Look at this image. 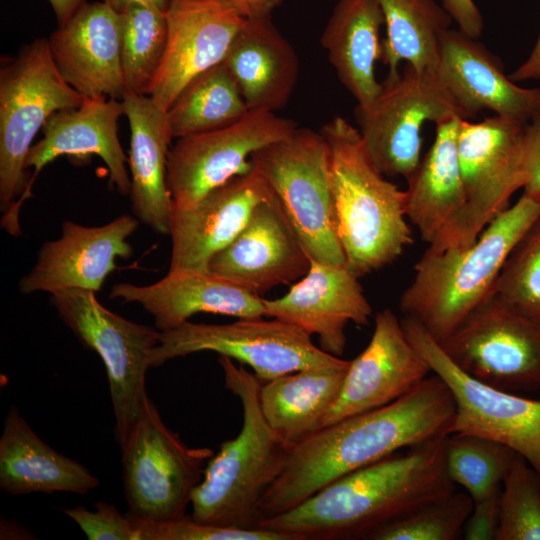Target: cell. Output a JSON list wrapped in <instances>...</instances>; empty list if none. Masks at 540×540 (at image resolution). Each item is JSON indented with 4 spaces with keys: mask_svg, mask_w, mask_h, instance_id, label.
Wrapping results in <instances>:
<instances>
[{
    "mask_svg": "<svg viewBox=\"0 0 540 540\" xmlns=\"http://www.w3.org/2000/svg\"><path fill=\"white\" fill-rule=\"evenodd\" d=\"M404 332L450 388L456 404L451 433L485 437L525 458L540 476V400L485 385L461 371L439 343L414 319H401Z\"/></svg>",
    "mask_w": 540,
    "mask_h": 540,
    "instance_id": "obj_14",
    "label": "cell"
},
{
    "mask_svg": "<svg viewBox=\"0 0 540 540\" xmlns=\"http://www.w3.org/2000/svg\"><path fill=\"white\" fill-rule=\"evenodd\" d=\"M122 451V478L129 512L148 522L186 516L195 487L214 452L187 446L170 430L147 395Z\"/></svg>",
    "mask_w": 540,
    "mask_h": 540,
    "instance_id": "obj_9",
    "label": "cell"
},
{
    "mask_svg": "<svg viewBox=\"0 0 540 540\" xmlns=\"http://www.w3.org/2000/svg\"><path fill=\"white\" fill-rule=\"evenodd\" d=\"M119 18L125 92L149 96L166 52V12L133 5L119 13Z\"/></svg>",
    "mask_w": 540,
    "mask_h": 540,
    "instance_id": "obj_34",
    "label": "cell"
},
{
    "mask_svg": "<svg viewBox=\"0 0 540 540\" xmlns=\"http://www.w3.org/2000/svg\"><path fill=\"white\" fill-rule=\"evenodd\" d=\"M246 19L270 16L283 0H228Z\"/></svg>",
    "mask_w": 540,
    "mask_h": 540,
    "instance_id": "obj_44",
    "label": "cell"
},
{
    "mask_svg": "<svg viewBox=\"0 0 540 540\" xmlns=\"http://www.w3.org/2000/svg\"><path fill=\"white\" fill-rule=\"evenodd\" d=\"M56 16L58 26L64 24L86 0H48Z\"/></svg>",
    "mask_w": 540,
    "mask_h": 540,
    "instance_id": "obj_46",
    "label": "cell"
},
{
    "mask_svg": "<svg viewBox=\"0 0 540 540\" xmlns=\"http://www.w3.org/2000/svg\"><path fill=\"white\" fill-rule=\"evenodd\" d=\"M320 132L331 153L337 236L346 267L360 278L392 263L413 243L406 190L384 178L346 119L337 116Z\"/></svg>",
    "mask_w": 540,
    "mask_h": 540,
    "instance_id": "obj_5",
    "label": "cell"
},
{
    "mask_svg": "<svg viewBox=\"0 0 540 540\" xmlns=\"http://www.w3.org/2000/svg\"><path fill=\"white\" fill-rule=\"evenodd\" d=\"M516 452L497 441L466 433H450L444 441L449 478L462 486L473 501L501 489Z\"/></svg>",
    "mask_w": 540,
    "mask_h": 540,
    "instance_id": "obj_35",
    "label": "cell"
},
{
    "mask_svg": "<svg viewBox=\"0 0 540 540\" xmlns=\"http://www.w3.org/2000/svg\"><path fill=\"white\" fill-rule=\"evenodd\" d=\"M62 78L84 98L121 100L120 18L104 1L85 2L50 35Z\"/></svg>",
    "mask_w": 540,
    "mask_h": 540,
    "instance_id": "obj_22",
    "label": "cell"
},
{
    "mask_svg": "<svg viewBox=\"0 0 540 540\" xmlns=\"http://www.w3.org/2000/svg\"><path fill=\"white\" fill-rule=\"evenodd\" d=\"M222 63L235 78L248 109L282 108L299 73L295 50L270 16L246 19Z\"/></svg>",
    "mask_w": 540,
    "mask_h": 540,
    "instance_id": "obj_29",
    "label": "cell"
},
{
    "mask_svg": "<svg viewBox=\"0 0 540 540\" xmlns=\"http://www.w3.org/2000/svg\"><path fill=\"white\" fill-rule=\"evenodd\" d=\"M164 59L149 97L167 111L195 77L222 63L246 18L228 0H171Z\"/></svg>",
    "mask_w": 540,
    "mask_h": 540,
    "instance_id": "obj_17",
    "label": "cell"
},
{
    "mask_svg": "<svg viewBox=\"0 0 540 540\" xmlns=\"http://www.w3.org/2000/svg\"><path fill=\"white\" fill-rule=\"evenodd\" d=\"M496 540H540V476L519 454L502 481Z\"/></svg>",
    "mask_w": 540,
    "mask_h": 540,
    "instance_id": "obj_36",
    "label": "cell"
},
{
    "mask_svg": "<svg viewBox=\"0 0 540 540\" xmlns=\"http://www.w3.org/2000/svg\"><path fill=\"white\" fill-rule=\"evenodd\" d=\"M273 197L266 179L252 167L195 204L173 207L169 270L209 271L212 258L240 234L254 209Z\"/></svg>",
    "mask_w": 540,
    "mask_h": 540,
    "instance_id": "obj_19",
    "label": "cell"
},
{
    "mask_svg": "<svg viewBox=\"0 0 540 540\" xmlns=\"http://www.w3.org/2000/svg\"><path fill=\"white\" fill-rule=\"evenodd\" d=\"M455 413L450 388L433 373L383 407L318 430L291 448L261 500L260 522L287 512L347 473L449 435Z\"/></svg>",
    "mask_w": 540,
    "mask_h": 540,
    "instance_id": "obj_1",
    "label": "cell"
},
{
    "mask_svg": "<svg viewBox=\"0 0 540 540\" xmlns=\"http://www.w3.org/2000/svg\"><path fill=\"white\" fill-rule=\"evenodd\" d=\"M124 115L122 100L85 98L78 107L55 112L46 121L43 138L30 148L26 168L33 167L28 192L40 171L59 156L85 159L100 157L109 172V183L121 195H129L131 180L118 137V120Z\"/></svg>",
    "mask_w": 540,
    "mask_h": 540,
    "instance_id": "obj_25",
    "label": "cell"
},
{
    "mask_svg": "<svg viewBox=\"0 0 540 540\" xmlns=\"http://www.w3.org/2000/svg\"><path fill=\"white\" fill-rule=\"evenodd\" d=\"M540 217V199L523 193L464 248L428 247L399 307L437 342L448 337L493 292L510 251Z\"/></svg>",
    "mask_w": 540,
    "mask_h": 540,
    "instance_id": "obj_3",
    "label": "cell"
},
{
    "mask_svg": "<svg viewBox=\"0 0 540 540\" xmlns=\"http://www.w3.org/2000/svg\"><path fill=\"white\" fill-rule=\"evenodd\" d=\"M528 123L499 115L476 123L461 120L458 159L465 205L450 230L430 248L444 250L471 245L509 207L510 197L524 186Z\"/></svg>",
    "mask_w": 540,
    "mask_h": 540,
    "instance_id": "obj_10",
    "label": "cell"
},
{
    "mask_svg": "<svg viewBox=\"0 0 540 540\" xmlns=\"http://www.w3.org/2000/svg\"><path fill=\"white\" fill-rule=\"evenodd\" d=\"M442 6L458 25V29L478 39L483 31V17L473 0H442Z\"/></svg>",
    "mask_w": 540,
    "mask_h": 540,
    "instance_id": "obj_43",
    "label": "cell"
},
{
    "mask_svg": "<svg viewBox=\"0 0 540 540\" xmlns=\"http://www.w3.org/2000/svg\"><path fill=\"white\" fill-rule=\"evenodd\" d=\"M501 490V489H500ZM500 490L474 501L462 531L466 540H496Z\"/></svg>",
    "mask_w": 540,
    "mask_h": 540,
    "instance_id": "obj_41",
    "label": "cell"
},
{
    "mask_svg": "<svg viewBox=\"0 0 540 540\" xmlns=\"http://www.w3.org/2000/svg\"><path fill=\"white\" fill-rule=\"evenodd\" d=\"M99 480L81 463L44 442L11 406L0 437V489L10 495L35 492L87 494Z\"/></svg>",
    "mask_w": 540,
    "mask_h": 540,
    "instance_id": "obj_28",
    "label": "cell"
},
{
    "mask_svg": "<svg viewBox=\"0 0 540 540\" xmlns=\"http://www.w3.org/2000/svg\"><path fill=\"white\" fill-rule=\"evenodd\" d=\"M240 88L224 63L191 80L166 111L173 138L231 125L248 111Z\"/></svg>",
    "mask_w": 540,
    "mask_h": 540,
    "instance_id": "obj_33",
    "label": "cell"
},
{
    "mask_svg": "<svg viewBox=\"0 0 540 540\" xmlns=\"http://www.w3.org/2000/svg\"><path fill=\"white\" fill-rule=\"evenodd\" d=\"M473 505L468 493L454 491L383 526L369 540H457Z\"/></svg>",
    "mask_w": 540,
    "mask_h": 540,
    "instance_id": "obj_37",
    "label": "cell"
},
{
    "mask_svg": "<svg viewBox=\"0 0 540 540\" xmlns=\"http://www.w3.org/2000/svg\"><path fill=\"white\" fill-rule=\"evenodd\" d=\"M139 223L129 214L101 226L64 221L60 237L41 245L35 264L19 280V291L25 295L67 289L98 292L117 268L116 260L132 256L133 248L127 239Z\"/></svg>",
    "mask_w": 540,
    "mask_h": 540,
    "instance_id": "obj_16",
    "label": "cell"
},
{
    "mask_svg": "<svg viewBox=\"0 0 540 540\" xmlns=\"http://www.w3.org/2000/svg\"><path fill=\"white\" fill-rule=\"evenodd\" d=\"M438 343L461 371L485 385L508 392L540 389V325L494 291Z\"/></svg>",
    "mask_w": 540,
    "mask_h": 540,
    "instance_id": "obj_13",
    "label": "cell"
},
{
    "mask_svg": "<svg viewBox=\"0 0 540 540\" xmlns=\"http://www.w3.org/2000/svg\"><path fill=\"white\" fill-rule=\"evenodd\" d=\"M297 128L294 121L273 111L249 109L231 125L177 138L167 165L173 207L191 206L233 177L250 171L255 151L289 137Z\"/></svg>",
    "mask_w": 540,
    "mask_h": 540,
    "instance_id": "obj_15",
    "label": "cell"
},
{
    "mask_svg": "<svg viewBox=\"0 0 540 540\" xmlns=\"http://www.w3.org/2000/svg\"><path fill=\"white\" fill-rule=\"evenodd\" d=\"M218 363L224 385L241 402L239 434L221 444L206 464L191 497L195 521L226 528H260L261 500L282 472L291 446L267 423L261 410L262 381L227 356Z\"/></svg>",
    "mask_w": 540,
    "mask_h": 540,
    "instance_id": "obj_4",
    "label": "cell"
},
{
    "mask_svg": "<svg viewBox=\"0 0 540 540\" xmlns=\"http://www.w3.org/2000/svg\"><path fill=\"white\" fill-rule=\"evenodd\" d=\"M382 24L378 0H339L322 34L329 61L357 107L368 106L382 89L375 73L382 54Z\"/></svg>",
    "mask_w": 540,
    "mask_h": 540,
    "instance_id": "obj_31",
    "label": "cell"
},
{
    "mask_svg": "<svg viewBox=\"0 0 540 540\" xmlns=\"http://www.w3.org/2000/svg\"><path fill=\"white\" fill-rule=\"evenodd\" d=\"M134 518L141 540H297L290 534L264 528L236 529L209 525L195 521L190 515L169 522Z\"/></svg>",
    "mask_w": 540,
    "mask_h": 540,
    "instance_id": "obj_39",
    "label": "cell"
},
{
    "mask_svg": "<svg viewBox=\"0 0 540 540\" xmlns=\"http://www.w3.org/2000/svg\"><path fill=\"white\" fill-rule=\"evenodd\" d=\"M462 119L448 115L435 123L434 142L407 179V218L429 245L450 230L465 205L458 159V131Z\"/></svg>",
    "mask_w": 540,
    "mask_h": 540,
    "instance_id": "obj_27",
    "label": "cell"
},
{
    "mask_svg": "<svg viewBox=\"0 0 540 540\" xmlns=\"http://www.w3.org/2000/svg\"><path fill=\"white\" fill-rule=\"evenodd\" d=\"M510 78L514 82L540 79V33L530 55Z\"/></svg>",
    "mask_w": 540,
    "mask_h": 540,
    "instance_id": "obj_45",
    "label": "cell"
},
{
    "mask_svg": "<svg viewBox=\"0 0 540 540\" xmlns=\"http://www.w3.org/2000/svg\"><path fill=\"white\" fill-rule=\"evenodd\" d=\"M50 305L106 369L116 442L122 446L138 420L145 398L150 351L160 330L130 321L103 306L92 291L67 289L50 294Z\"/></svg>",
    "mask_w": 540,
    "mask_h": 540,
    "instance_id": "obj_8",
    "label": "cell"
},
{
    "mask_svg": "<svg viewBox=\"0 0 540 540\" xmlns=\"http://www.w3.org/2000/svg\"><path fill=\"white\" fill-rule=\"evenodd\" d=\"M94 508L76 506L62 511L89 540H141L138 524L131 514L124 515L114 505L102 501L96 502Z\"/></svg>",
    "mask_w": 540,
    "mask_h": 540,
    "instance_id": "obj_40",
    "label": "cell"
},
{
    "mask_svg": "<svg viewBox=\"0 0 540 540\" xmlns=\"http://www.w3.org/2000/svg\"><path fill=\"white\" fill-rule=\"evenodd\" d=\"M524 175V192L540 199V115L526 126Z\"/></svg>",
    "mask_w": 540,
    "mask_h": 540,
    "instance_id": "obj_42",
    "label": "cell"
},
{
    "mask_svg": "<svg viewBox=\"0 0 540 540\" xmlns=\"http://www.w3.org/2000/svg\"><path fill=\"white\" fill-rule=\"evenodd\" d=\"M124 115L129 121L131 211L157 234L169 235L173 200L167 186L171 140L166 112L146 95L125 92Z\"/></svg>",
    "mask_w": 540,
    "mask_h": 540,
    "instance_id": "obj_26",
    "label": "cell"
},
{
    "mask_svg": "<svg viewBox=\"0 0 540 540\" xmlns=\"http://www.w3.org/2000/svg\"><path fill=\"white\" fill-rule=\"evenodd\" d=\"M350 361L305 368L263 382L259 399L269 426L291 447L321 429L339 397Z\"/></svg>",
    "mask_w": 540,
    "mask_h": 540,
    "instance_id": "obj_30",
    "label": "cell"
},
{
    "mask_svg": "<svg viewBox=\"0 0 540 540\" xmlns=\"http://www.w3.org/2000/svg\"><path fill=\"white\" fill-rule=\"evenodd\" d=\"M436 73L468 119L482 110L525 123L540 115V88L515 84L484 45L459 29L444 33Z\"/></svg>",
    "mask_w": 540,
    "mask_h": 540,
    "instance_id": "obj_23",
    "label": "cell"
},
{
    "mask_svg": "<svg viewBox=\"0 0 540 540\" xmlns=\"http://www.w3.org/2000/svg\"><path fill=\"white\" fill-rule=\"evenodd\" d=\"M118 14L133 5H144L167 11L171 0H103Z\"/></svg>",
    "mask_w": 540,
    "mask_h": 540,
    "instance_id": "obj_47",
    "label": "cell"
},
{
    "mask_svg": "<svg viewBox=\"0 0 540 540\" xmlns=\"http://www.w3.org/2000/svg\"><path fill=\"white\" fill-rule=\"evenodd\" d=\"M439 437L347 473L259 527L297 540L369 539L413 509L455 491Z\"/></svg>",
    "mask_w": 540,
    "mask_h": 540,
    "instance_id": "obj_2",
    "label": "cell"
},
{
    "mask_svg": "<svg viewBox=\"0 0 540 540\" xmlns=\"http://www.w3.org/2000/svg\"><path fill=\"white\" fill-rule=\"evenodd\" d=\"M250 162L272 188L312 261L344 266L331 183V153L321 132L297 128Z\"/></svg>",
    "mask_w": 540,
    "mask_h": 540,
    "instance_id": "obj_7",
    "label": "cell"
},
{
    "mask_svg": "<svg viewBox=\"0 0 540 540\" xmlns=\"http://www.w3.org/2000/svg\"><path fill=\"white\" fill-rule=\"evenodd\" d=\"M312 260L279 200L260 203L240 234L210 261L209 271L261 296L300 280Z\"/></svg>",
    "mask_w": 540,
    "mask_h": 540,
    "instance_id": "obj_20",
    "label": "cell"
},
{
    "mask_svg": "<svg viewBox=\"0 0 540 540\" xmlns=\"http://www.w3.org/2000/svg\"><path fill=\"white\" fill-rule=\"evenodd\" d=\"M350 270L312 261L309 271L282 297L264 300L265 316L317 335L320 348L340 357L349 322L368 325L372 307Z\"/></svg>",
    "mask_w": 540,
    "mask_h": 540,
    "instance_id": "obj_21",
    "label": "cell"
},
{
    "mask_svg": "<svg viewBox=\"0 0 540 540\" xmlns=\"http://www.w3.org/2000/svg\"><path fill=\"white\" fill-rule=\"evenodd\" d=\"M386 37L381 60L389 68L387 78L400 73L402 61L418 71L437 69L441 39L452 18L435 0H378Z\"/></svg>",
    "mask_w": 540,
    "mask_h": 540,
    "instance_id": "obj_32",
    "label": "cell"
},
{
    "mask_svg": "<svg viewBox=\"0 0 540 540\" xmlns=\"http://www.w3.org/2000/svg\"><path fill=\"white\" fill-rule=\"evenodd\" d=\"M448 115L468 120L435 71L409 65L395 78H386L368 106L356 108L358 130L374 165L384 175L406 179L421 161L423 125Z\"/></svg>",
    "mask_w": 540,
    "mask_h": 540,
    "instance_id": "obj_12",
    "label": "cell"
},
{
    "mask_svg": "<svg viewBox=\"0 0 540 540\" xmlns=\"http://www.w3.org/2000/svg\"><path fill=\"white\" fill-rule=\"evenodd\" d=\"M430 372L396 314L390 309L379 311L372 337L350 361L339 397L324 417L321 429L399 399Z\"/></svg>",
    "mask_w": 540,
    "mask_h": 540,
    "instance_id": "obj_18",
    "label": "cell"
},
{
    "mask_svg": "<svg viewBox=\"0 0 540 540\" xmlns=\"http://www.w3.org/2000/svg\"><path fill=\"white\" fill-rule=\"evenodd\" d=\"M84 97L59 73L48 38L23 46L0 67V209L19 224L29 198L26 158L37 132L55 112L80 106Z\"/></svg>",
    "mask_w": 540,
    "mask_h": 540,
    "instance_id": "obj_6",
    "label": "cell"
},
{
    "mask_svg": "<svg viewBox=\"0 0 540 540\" xmlns=\"http://www.w3.org/2000/svg\"><path fill=\"white\" fill-rule=\"evenodd\" d=\"M203 351L251 367L262 382L340 359L317 347L303 330L276 318L256 317L238 318L229 324L186 321L161 331L158 344L150 351L149 366L159 367L177 357Z\"/></svg>",
    "mask_w": 540,
    "mask_h": 540,
    "instance_id": "obj_11",
    "label": "cell"
},
{
    "mask_svg": "<svg viewBox=\"0 0 540 540\" xmlns=\"http://www.w3.org/2000/svg\"><path fill=\"white\" fill-rule=\"evenodd\" d=\"M109 297L139 304L160 331L173 329L198 313L237 318L265 316L264 298L210 271L169 270L153 284L117 283L111 287Z\"/></svg>",
    "mask_w": 540,
    "mask_h": 540,
    "instance_id": "obj_24",
    "label": "cell"
},
{
    "mask_svg": "<svg viewBox=\"0 0 540 540\" xmlns=\"http://www.w3.org/2000/svg\"><path fill=\"white\" fill-rule=\"evenodd\" d=\"M493 291L516 311L540 325V217L510 251Z\"/></svg>",
    "mask_w": 540,
    "mask_h": 540,
    "instance_id": "obj_38",
    "label": "cell"
}]
</instances>
